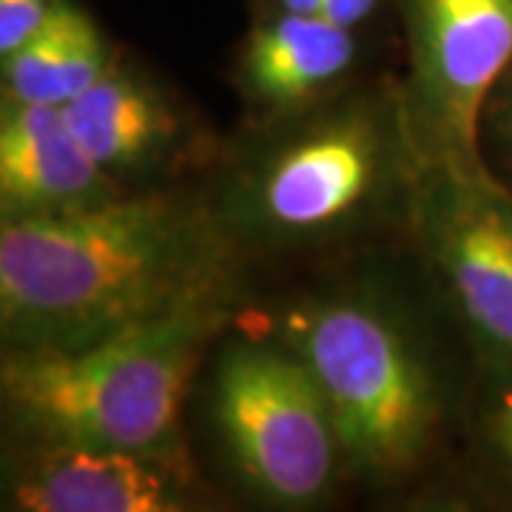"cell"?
Listing matches in <instances>:
<instances>
[{
  "mask_svg": "<svg viewBox=\"0 0 512 512\" xmlns=\"http://www.w3.org/2000/svg\"><path fill=\"white\" fill-rule=\"evenodd\" d=\"M57 0H0V57L20 49L52 15Z\"/></svg>",
  "mask_w": 512,
  "mask_h": 512,
  "instance_id": "14",
  "label": "cell"
},
{
  "mask_svg": "<svg viewBox=\"0 0 512 512\" xmlns=\"http://www.w3.org/2000/svg\"><path fill=\"white\" fill-rule=\"evenodd\" d=\"M214 507L191 458L123 447L6 441L3 510L197 512Z\"/></svg>",
  "mask_w": 512,
  "mask_h": 512,
  "instance_id": "8",
  "label": "cell"
},
{
  "mask_svg": "<svg viewBox=\"0 0 512 512\" xmlns=\"http://www.w3.org/2000/svg\"><path fill=\"white\" fill-rule=\"evenodd\" d=\"M407 228L481 362L512 356V188L484 168L421 171Z\"/></svg>",
  "mask_w": 512,
  "mask_h": 512,
  "instance_id": "7",
  "label": "cell"
},
{
  "mask_svg": "<svg viewBox=\"0 0 512 512\" xmlns=\"http://www.w3.org/2000/svg\"><path fill=\"white\" fill-rule=\"evenodd\" d=\"M248 311V308H242ZM237 328L291 348L319 382L345 447L350 476L387 484L419 470L444 419V387L419 330L370 291L293 296Z\"/></svg>",
  "mask_w": 512,
  "mask_h": 512,
  "instance_id": "4",
  "label": "cell"
},
{
  "mask_svg": "<svg viewBox=\"0 0 512 512\" xmlns=\"http://www.w3.org/2000/svg\"><path fill=\"white\" fill-rule=\"evenodd\" d=\"M245 256L211 202L171 188L0 220V345L74 350L183 313L239 311Z\"/></svg>",
  "mask_w": 512,
  "mask_h": 512,
  "instance_id": "1",
  "label": "cell"
},
{
  "mask_svg": "<svg viewBox=\"0 0 512 512\" xmlns=\"http://www.w3.org/2000/svg\"><path fill=\"white\" fill-rule=\"evenodd\" d=\"M359 60V29L322 15L262 12L237 52V94L256 123L299 114L353 86Z\"/></svg>",
  "mask_w": 512,
  "mask_h": 512,
  "instance_id": "10",
  "label": "cell"
},
{
  "mask_svg": "<svg viewBox=\"0 0 512 512\" xmlns=\"http://www.w3.org/2000/svg\"><path fill=\"white\" fill-rule=\"evenodd\" d=\"M123 194L60 106L0 100V220L60 217Z\"/></svg>",
  "mask_w": 512,
  "mask_h": 512,
  "instance_id": "11",
  "label": "cell"
},
{
  "mask_svg": "<svg viewBox=\"0 0 512 512\" xmlns=\"http://www.w3.org/2000/svg\"><path fill=\"white\" fill-rule=\"evenodd\" d=\"M117 60L120 52L103 26L77 0H57L35 35L0 57V100L63 109Z\"/></svg>",
  "mask_w": 512,
  "mask_h": 512,
  "instance_id": "12",
  "label": "cell"
},
{
  "mask_svg": "<svg viewBox=\"0 0 512 512\" xmlns=\"http://www.w3.org/2000/svg\"><path fill=\"white\" fill-rule=\"evenodd\" d=\"M493 143L495 154L501 163L512 168V66L495 86L493 97L484 111V126H481V151Z\"/></svg>",
  "mask_w": 512,
  "mask_h": 512,
  "instance_id": "15",
  "label": "cell"
},
{
  "mask_svg": "<svg viewBox=\"0 0 512 512\" xmlns=\"http://www.w3.org/2000/svg\"><path fill=\"white\" fill-rule=\"evenodd\" d=\"M419 180L399 83H376L256 123L205 200L245 254H302L407 228Z\"/></svg>",
  "mask_w": 512,
  "mask_h": 512,
  "instance_id": "2",
  "label": "cell"
},
{
  "mask_svg": "<svg viewBox=\"0 0 512 512\" xmlns=\"http://www.w3.org/2000/svg\"><path fill=\"white\" fill-rule=\"evenodd\" d=\"M382 6L384 0H325L322 3V18L333 20L339 26H348V29H359Z\"/></svg>",
  "mask_w": 512,
  "mask_h": 512,
  "instance_id": "16",
  "label": "cell"
},
{
  "mask_svg": "<svg viewBox=\"0 0 512 512\" xmlns=\"http://www.w3.org/2000/svg\"><path fill=\"white\" fill-rule=\"evenodd\" d=\"M476 433L484 453L512 484V356L484 362Z\"/></svg>",
  "mask_w": 512,
  "mask_h": 512,
  "instance_id": "13",
  "label": "cell"
},
{
  "mask_svg": "<svg viewBox=\"0 0 512 512\" xmlns=\"http://www.w3.org/2000/svg\"><path fill=\"white\" fill-rule=\"evenodd\" d=\"M214 433L248 493L313 510L348 473L339 424L305 362L268 333L239 328L211 373Z\"/></svg>",
  "mask_w": 512,
  "mask_h": 512,
  "instance_id": "5",
  "label": "cell"
},
{
  "mask_svg": "<svg viewBox=\"0 0 512 512\" xmlns=\"http://www.w3.org/2000/svg\"><path fill=\"white\" fill-rule=\"evenodd\" d=\"M325 0H262V12H285V15H322Z\"/></svg>",
  "mask_w": 512,
  "mask_h": 512,
  "instance_id": "17",
  "label": "cell"
},
{
  "mask_svg": "<svg viewBox=\"0 0 512 512\" xmlns=\"http://www.w3.org/2000/svg\"><path fill=\"white\" fill-rule=\"evenodd\" d=\"M63 114L97 165L128 194L168 188L200 157L205 140L183 100L123 57L66 103Z\"/></svg>",
  "mask_w": 512,
  "mask_h": 512,
  "instance_id": "9",
  "label": "cell"
},
{
  "mask_svg": "<svg viewBox=\"0 0 512 512\" xmlns=\"http://www.w3.org/2000/svg\"><path fill=\"white\" fill-rule=\"evenodd\" d=\"M407 43L404 117L427 168H484L481 126L512 66V0H396Z\"/></svg>",
  "mask_w": 512,
  "mask_h": 512,
  "instance_id": "6",
  "label": "cell"
},
{
  "mask_svg": "<svg viewBox=\"0 0 512 512\" xmlns=\"http://www.w3.org/2000/svg\"><path fill=\"white\" fill-rule=\"evenodd\" d=\"M237 313H183L74 350H3L6 441L191 458L183 439L185 393L208 348L234 328Z\"/></svg>",
  "mask_w": 512,
  "mask_h": 512,
  "instance_id": "3",
  "label": "cell"
}]
</instances>
